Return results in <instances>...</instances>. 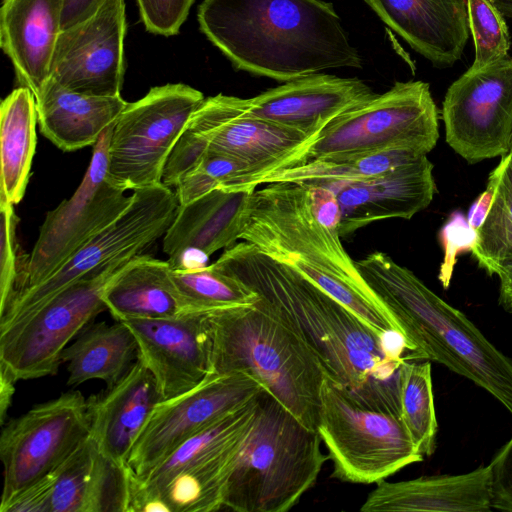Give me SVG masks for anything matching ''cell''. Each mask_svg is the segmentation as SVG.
Listing matches in <instances>:
<instances>
[{"label":"cell","mask_w":512,"mask_h":512,"mask_svg":"<svg viewBox=\"0 0 512 512\" xmlns=\"http://www.w3.org/2000/svg\"><path fill=\"white\" fill-rule=\"evenodd\" d=\"M444 257L440 265L438 278L444 288H448L457 257L471 252L478 241V230L472 228L467 216L460 210L453 211L439 231Z\"/></svg>","instance_id":"40"},{"label":"cell","mask_w":512,"mask_h":512,"mask_svg":"<svg viewBox=\"0 0 512 512\" xmlns=\"http://www.w3.org/2000/svg\"><path fill=\"white\" fill-rule=\"evenodd\" d=\"M243 443L176 475L161 492L169 512H211L224 509L228 480Z\"/></svg>","instance_id":"33"},{"label":"cell","mask_w":512,"mask_h":512,"mask_svg":"<svg viewBox=\"0 0 512 512\" xmlns=\"http://www.w3.org/2000/svg\"><path fill=\"white\" fill-rule=\"evenodd\" d=\"M124 264H113L83 277L31 314L0 327V368L16 381L55 375L65 347L107 309L103 292Z\"/></svg>","instance_id":"12"},{"label":"cell","mask_w":512,"mask_h":512,"mask_svg":"<svg viewBox=\"0 0 512 512\" xmlns=\"http://www.w3.org/2000/svg\"><path fill=\"white\" fill-rule=\"evenodd\" d=\"M264 389L251 374H210L192 390L160 401L130 452L127 465L142 478L188 438L248 403Z\"/></svg>","instance_id":"16"},{"label":"cell","mask_w":512,"mask_h":512,"mask_svg":"<svg viewBox=\"0 0 512 512\" xmlns=\"http://www.w3.org/2000/svg\"><path fill=\"white\" fill-rule=\"evenodd\" d=\"M340 238L314 216L308 187L294 182H272L255 189L240 235L310 279L378 335L402 334Z\"/></svg>","instance_id":"3"},{"label":"cell","mask_w":512,"mask_h":512,"mask_svg":"<svg viewBox=\"0 0 512 512\" xmlns=\"http://www.w3.org/2000/svg\"><path fill=\"white\" fill-rule=\"evenodd\" d=\"M438 120L427 82H395L386 92L332 120L308 144L302 163L390 148L413 149L427 155L439 138Z\"/></svg>","instance_id":"9"},{"label":"cell","mask_w":512,"mask_h":512,"mask_svg":"<svg viewBox=\"0 0 512 512\" xmlns=\"http://www.w3.org/2000/svg\"><path fill=\"white\" fill-rule=\"evenodd\" d=\"M467 11L475 48L470 69L478 70L508 57L511 36L506 17L494 0H467Z\"/></svg>","instance_id":"37"},{"label":"cell","mask_w":512,"mask_h":512,"mask_svg":"<svg viewBox=\"0 0 512 512\" xmlns=\"http://www.w3.org/2000/svg\"><path fill=\"white\" fill-rule=\"evenodd\" d=\"M316 184L337 196L340 237L381 220H409L427 208L437 192L433 164L426 155L378 176Z\"/></svg>","instance_id":"20"},{"label":"cell","mask_w":512,"mask_h":512,"mask_svg":"<svg viewBox=\"0 0 512 512\" xmlns=\"http://www.w3.org/2000/svg\"><path fill=\"white\" fill-rule=\"evenodd\" d=\"M502 173V163L499 164L491 171L488 177L486 189L478 196V198L471 204L467 220L470 226L476 230L483 225L494 200L497 185Z\"/></svg>","instance_id":"45"},{"label":"cell","mask_w":512,"mask_h":512,"mask_svg":"<svg viewBox=\"0 0 512 512\" xmlns=\"http://www.w3.org/2000/svg\"><path fill=\"white\" fill-rule=\"evenodd\" d=\"M317 432L333 463L332 476L353 484L378 483L423 460L399 415L358 402L325 377Z\"/></svg>","instance_id":"8"},{"label":"cell","mask_w":512,"mask_h":512,"mask_svg":"<svg viewBox=\"0 0 512 512\" xmlns=\"http://www.w3.org/2000/svg\"><path fill=\"white\" fill-rule=\"evenodd\" d=\"M207 323L210 374H251L302 424L317 431L326 374L290 323L260 297L253 304L210 310Z\"/></svg>","instance_id":"5"},{"label":"cell","mask_w":512,"mask_h":512,"mask_svg":"<svg viewBox=\"0 0 512 512\" xmlns=\"http://www.w3.org/2000/svg\"><path fill=\"white\" fill-rule=\"evenodd\" d=\"M0 315L13 300L26 290L29 257L20 248L16 237L18 217L14 205L0 201Z\"/></svg>","instance_id":"39"},{"label":"cell","mask_w":512,"mask_h":512,"mask_svg":"<svg viewBox=\"0 0 512 512\" xmlns=\"http://www.w3.org/2000/svg\"><path fill=\"white\" fill-rule=\"evenodd\" d=\"M16 382L6 370L0 368V420L2 425L15 392Z\"/></svg>","instance_id":"47"},{"label":"cell","mask_w":512,"mask_h":512,"mask_svg":"<svg viewBox=\"0 0 512 512\" xmlns=\"http://www.w3.org/2000/svg\"><path fill=\"white\" fill-rule=\"evenodd\" d=\"M138 357V342L123 321L112 325L98 322L83 329L73 343L65 347L61 362L67 364L70 386L99 379L112 387Z\"/></svg>","instance_id":"29"},{"label":"cell","mask_w":512,"mask_h":512,"mask_svg":"<svg viewBox=\"0 0 512 512\" xmlns=\"http://www.w3.org/2000/svg\"><path fill=\"white\" fill-rule=\"evenodd\" d=\"M491 506L490 464L459 475L425 476L400 482L379 481L362 512H487Z\"/></svg>","instance_id":"24"},{"label":"cell","mask_w":512,"mask_h":512,"mask_svg":"<svg viewBox=\"0 0 512 512\" xmlns=\"http://www.w3.org/2000/svg\"><path fill=\"white\" fill-rule=\"evenodd\" d=\"M178 205L175 192L163 183L134 190L131 203L112 224L50 277L13 300L0 315V327L31 314L59 291L83 277L140 255L164 236Z\"/></svg>","instance_id":"11"},{"label":"cell","mask_w":512,"mask_h":512,"mask_svg":"<svg viewBox=\"0 0 512 512\" xmlns=\"http://www.w3.org/2000/svg\"><path fill=\"white\" fill-rule=\"evenodd\" d=\"M254 190L213 189L178 205L175 217L163 236L168 263L188 249L212 255L240 239Z\"/></svg>","instance_id":"25"},{"label":"cell","mask_w":512,"mask_h":512,"mask_svg":"<svg viewBox=\"0 0 512 512\" xmlns=\"http://www.w3.org/2000/svg\"><path fill=\"white\" fill-rule=\"evenodd\" d=\"M502 173L491 209L471 253L490 276L512 263V146L501 156Z\"/></svg>","instance_id":"35"},{"label":"cell","mask_w":512,"mask_h":512,"mask_svg":"<svg viewBox=\"0 0 512 512\" xmlns=\"http://www.w3.org/2000/svg\"><path fill=\"white\" fill-rule=\"evenodd\" d=\"M446 143L469 164L506 155L512 141V57L468 69L442 103Z\"/></svg>","instance_id":"15"},{"label":"cell","mask_w":512,"mask_h":512,"mask_svg":"<svg viewBox=\"0 0 512 512\" xmlns=\"http://www.w3.org/2000/svg\"><path fill=\"white\" fill-rule=\"evenodd\" d=\"M315 137L250 115L243 98L219 93L204 98L192 114L166 162L162 183L175 188L205 152H219L247 162L252 169L227 190H254L250 186L257 178L302 163Z\"/></svg>","instance_id":"7"},{"label":"cell","mask_w":512,"mask_h":512,"mask_svg":"<svg viewBox=\"0 0 512 512\" xmlns=\"http://www.w3.org/2000/svg\"><path fill=\"white\" fill-rule=\"evenodd\" d=\"M126 26L125 1L105 0L89 18L61 30L49 78L78 93L121 95Z\"/></svg>","instance_id":"17"},{"label":"cell","mask_w":512,"mask_h":512,"mask_svg":"<svg viewBox=\"0 0 512 512\" xmlns=\"http://www.w3.org/2000/svg\"><path fill=\"white\" fill-rule=\"evenodd\" d=\"M171 278L191 311L249 305L259 298L250 288L212 265L197 270L171 269Z\"/></svg>","instance_id":"36"},{"label":"cell","mask_w":512,"mask_h":512,"mask_svg":"<svg viewBox=\"0 0 512 512\" xmlns=\"http://www.w3.org/2000/svg\"><path fill=\"white\" fill-rule=\"evenodd\" d=\"M202 33L232 65L287 82L332 68H362L333 5L322 0H203Z\"/></svg>","instance_id":"2"},{"label":"cell","mask_w":512,"mask_h":512,"mask_svg":"<svg viewBox=\"0 0 512 512\" xmlns=\"http://www.w3.org/2000/svg\"><path fill=\"white\" fill-rule=\"evenodd\" d=\"M89 432L87 400L80 391L62 393L9 420L0 436L4 479L0 507L54 472Z\"/></svg>","instance_id":"14"},{"label":"cell","mask_w":512,"mask_h":512,"mask_svg":"<svg viewBox=\"0 0 512 512\" xmlns=\"http://www.w3.org/2000/svg\"><path fill=\"white\" fill-rule=\"evenodd\" d=\"M160 401L156 380L138 357L114 386L87 399L89 435L99 451L114 464L126 466L135 441Z\"/></svg>","instance_id":"22"},{"label":"cell","mask_w":512,"mask_h":512,"mask_svg":"<svg viewBox=\"0 0 512 512\" xmlns=\"http://www.w3.org/2000/svg\"><path fill=\"white\" fill-rule=\"evenodd\" d=\"M207 313L123 321L138 342L139 358L153 374L162 401L192 390L210 375Z\"/></svg>","instance_id":"18"},{"label":"cell","mask_w":512,"mask_h":512,"mask_svg":"<svg viewBox=\"0 0 512 512\" xmlns=\"http://www.w3.org/2000/svg\"><path fill=\"white\" fill-rule=\"evenodd\" d=\"M491 506L512 512V437L490 463Z\"/></svg>","instance_id":"42"},{"label":"cell","mask_w":512,"mask_h":512,"mask_svg":"<svg viewBox=\"0 0 512 512\" xmlns=\"http://www.w3.org/2000/svg\"><path fill=\"white\" fill-rule=\"evenodd\" d=\"M376 95L358 78L318 72L243 98V103L250 115L317 136L332 120Z\"/></svg>","instance_id":"19"},{"label":"cell","mask_w":512,"mask_h":512,"mask_svg":"<svg viewBox=\"0 0 512 512\" xmlns=\"http://www.w3.org/2000/svg\"><path fill=\"white\" fill-rule=\"evenodd\" d=\"M56 480V470L18 493L1 512H51V501Z\"/></svg>","instance_id":"43"},{"label":"cell","mask_w":512,"mask_h":512,"mask_svg":"<svg viewBox=\"0 0 512 512\" xmlns=\"http://www.w3.org/2000/svg\"><path fill=\"white\" fill-rule=\"evenodd\" d=\"M204 98L199 90L175 83L153 87L128 103L113 125L109 179L125 191L162 183L166 162Z\"/></svg>","instance_id":"10"},{"label":"cell","mask_w":512,"mask_h":512,"mask_svg":"<svg viewBox=\"0 0 512 512\" xmlns=\"http://www.w3.org/2000/svg\"><path fill=\"white\" fill-rule=\"evenodd\" d=\"M400 417L417 451L424 457L435 449L437 420L430 361H405L399 374Z\"/></svg>","instance_id":"34"},{"label":"cell","mask_w":512,"mask_h":512,"mask_svg":"<svg viewBox=\"0 0 512 512\" xmlns=\"http://www.w3.org/2000/svg\"><path fill=\"white\" fill-rule=\"evenodd\" d=\"M355 264L401 329L412 361L443 364L482 387L512 415V359L388 254L372 252Z\"/></svg>","instance_id":"4"},{"label":"cell","mask_w":512,"mask_h":512,"mask_svg":"<svg viewBox=\"0 0 512 512\" xmlns=\"http://www.w3.org/2000/svg\"><path fill=\"white\" fill-rule=\"evenodd\" d=\"M321 437L265 388L228 480L224 509L286 512L317 481L328 455Z\"/></svg>","instance_id":"6"},{"label":"cell","mask_w":512,"mask_h":512,"mask_svg":"<svg viewBox=\"0 0 512 512\" xmlns=\"http://www.w3.org/2000/svg\"><path fill=\"white\" fill-rule=\"evenodd\" d=\"M38 124L32 91L20 86L0 106V201L17 205L24 197L36 149Z\"/></svg>","instance_id":"30"},{"label":"cell","mask_w":512,"mask_h":512,"mask_svg":"<svg viewBox=\"0 0 512 512\" xmlns=\"http://www.w3.org/2000/svg\"><path fill=\"white\" fill-rule=\"evenodd\" d=\"M496 275L500 280L499 302L512 312V263L503 266Z\"/></svg>","instance_id":"48"},{"label":"cell","mask_w":512,"mask_h":512,"mask_svg":"<svg viewBox=\"0 0 512 512\" xmlns=\"http://www.w3.org/2000/svg\"><path fill=\"white\" fill-rule=\"evenodd\" d=\"M168 261L140 254L122 265L103 292L116 321L158 319L192 312L179 296Z\"/></svg>","instance_id":"28"},{"label":"cell","mask_w":512,"mask_h":512,"mask_svg":"<svg viewBox=\"0 0 512 512\" xmlns=\"http://www.w3.org/2000/svg\"><path fill=\"white\" fill-rule=\"evenodd\" d=\"M511 146H512V141H511Z\"/></svg>","instance_id":"50"},{"label":"cell","mask_w":512,"mask_h":512,"mask_svg":"<svg viewBox=\"0 0 512 512\" xmlns=\"http://www.w3.org/2000/svg\"><path fill=\"white\" fill-rule=\"evenodd\" d=\"M62 12L63 0H1V48L34 96L50 77Z\"/></svg>","instance_id":"23"},{"label":"cell","mask_w":512,"mask_h":512,"mask_svg":"<svg viewBox=\"0 0 512 512\" xmlns=\"http://www.w3.org/2000/svg\"><path fill=\"white\" fill-rule=\"evenodd\" d=\"M114 123L93 146L90 164L75 193L47 212L29 257L26 290L60 269L131 203L132 194L127 196L126 191L107 175L108 147Z\"/></svg>","instance_id":"13"},{"label":"cell","mask_w":512,"mask_h":512,"mask_svg":"<svg viewBox=\"0 0 512 512\" xmlns=\"http://www.w3.org/2000/svg\"><path fill=\"white\" fill-rule=\"evenodd\" d=\"M127 465L106 458L88 435L56 469L51 512H127Z\"/></svg>","instance_id":"26"},{"label":"cell","mask_w":512,"mask_h":512,"mask_svg":"<svg viewBox=\"0 0 512 512\" xmlns=\"http://www.w3.org/2000/svg\"><path fill=\"white\" fill-rule=\"evenodd\" d=\"M414 51L439 69L459 61L470 29L467 0H364Z\"/></svg>","instance_id":"21"},{"label":"cell","mask_w":512,"mask_h":512,"mask_svg":"<svg viewBox=\"0 0 512 512\" xmlns=\"http://www.w3.org/2000/svg\"><path fill=\"white\" fill-rule=\"evenodd\" d=\"M211 265L250 288L290 323L326 377L361 404L400 416V368L411 360L401 333L378 335L310 279L251 243L234 244Z\"/></svg>","instance_id":"1"},{"label":"cell","mask_w":512,"mask_h":512,"mask_svg":"<svg viewBox=\"0 0 512 512\" xmlns=\"http://www.w3.org/2000/svg\"><path fill=\"white\" fill-rule=\"evenodd\" d=\"M141 20L150 33L172 36L179 32L195 0H136Z\"/></svg>","instance_id":"41"},{"label":"cell","mask_w":512,"mask_h":512,"mask_svg":"<svg viewBox=\"0 0 512 512\" xmlns=\"http://www.w3.org/2000/svg\"><path fill=\"white\" fill-rule=\"evenodd\" d=\"M506 18L512 19V0H494Z\"/></svg>","instance_id":"49"},{"label":"cell","mask_w":512,"mask_h":512,"mask_svg":"<svg viewBox=\"0 0 512 512\" xmlns=\"http://www.w3.org/2000/svg\"><path fill=\"white\" fill-rule=\"evenodd\" d=\"M251 172L250 165L237 157L205 152L176 185L178 203L186 204L216 188L228 189L236 180Z\"/></svg>","instance_id":"38"},{"label":"cell","mask_w":512,"mask_h":512,"mask_svg":"<svg viewBox=\"0 0 512 512\" xmlns=\"http://www.w3.org/2000/svg\"><path fill=\"white\" fill-rule=\"evenodd\" d=\"M305 185L308 187L310 205L316 219L330 231L339 233L341 211L334 191L321 184Z\"/></svg>","instance_id":"44"},{"label":"cell","mask_w":512,"mask_h":512,"mask_svg":"<svg viewBox=\"0 0 512 512\" xmlns=\"http://www.w3.org/2000/svg\"><path fill=\"white\" fill-rule=\"evenodd\" d=\"M258 396L180 444L146 476L138 477L143 486L162 499L163 488L176 475L243 442L253 426Z\"/></svg>","instance_id":"31"},{"label":"cell","mask_w":512,"mask_h":512,"mask_svg":"<svg viewBox=\"0 0 512 512\" xmlns=\"http://www.w3.org/2000/svg\"><path fill=\"white\" fill-rule=\"evenodd\" d=\"M105 0H63L61 29L72 27L93 15Z\"/></svg>","instance_id":"46"},{"label":"cell","mask_w":512,"mask_h":512,"mask_svg":"<svg viewBox=\"0 0 512 512\" xmlns=\"http://www.w3.org/2000/svg\"><path fill=\"white\" fill-rule=\"evenodd\" d=\"M35 100L41 134L64 152L94 146L128 104L121 95L78 93L51 78Z\"/></svg>","instance_id":"27"},{"label":"cell","mask_w":512,"mask_h":512,"mask_svg":"<svg viewBox=\"0 0 512 512\" xmlns=\"http://www.w3.org/2000/svg\"><path fill=\"white\" fill-rule=\"evenodd\" d=\"M407 148H390L372 152L337 155L309 160L271 171L251 184V189L272 182L302 184L363 179L381 175L425 156Z\"/></svg>","instance_id":"32"}]
</instances>
